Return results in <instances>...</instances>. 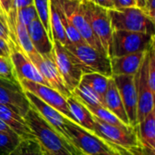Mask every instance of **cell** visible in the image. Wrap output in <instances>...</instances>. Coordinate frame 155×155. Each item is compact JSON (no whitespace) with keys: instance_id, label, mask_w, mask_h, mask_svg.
<instances>
[{"instance_id":"32","label":"cell","mask_w":155,"mask_h":155,"mask_svg":"<svg viewBox=\"0 0 155 155\" xmlns=\"http://www.w3.org/2000/svg\"><path fill=\"white\" fill-rule=\"evenodd\" d=\"M0 78L19 84L15 71L10 57L0 55Z\"/></svg>"},{"instance_id":"7","label":"cell","mask_w":155,"mask_h":155,"mask_svg":"<svg viewBox=\"0 0 155 155\" xmlns=\"http://www.w3.org/2000/svg\"><path fill=\"white\" fill-rule=\"evenodd\" d=\"M83 1L92 31L99 41L105 54L109 56L113 28L111 25L108 10L100 5H97L91 0Z\"/></svg>"},{"instance_id":"28","label":"cell","mask_w":155,"mask_h":155,"mask_svg":"<svg viewBox=\"0 0 155 155\" xmlns=\"http://www.w3.org/2000/svg\"><path fill=\"white\" fill-rule=\"evenodd\" d=\"M34 5L36 9L38 18L45 27L47 35L53 43V35L50 26V0H34Z\"/></svg>"},{"instance_id":"42","label":"cell","mask_w":155,"mask_h":155,"mask_svg":"<svg viewBox=\"0 0 155 155\" xmlns=\"http://www.w3.org/2000/svg\"><path fill=\"white\" fill-rule=\"evenodd\" d=\"M0 132H4V133H13L10 128L0 119Z\"/></svg>"},{"instance_id":"30","label":"cell","mask_w":155,"mask_h":155,"mask_svg":"<svg viewBox=\"0 0 155 155\" xmlns=\"http://www.w3.org/2000/svg\"><path fill=\"white\" fill-rule=\"evenodd\" d=\"M23 141L14 133L0 132V155H9Z\"/></svg>"},{"instance_id":"4","label":"cell","mask_w":155,"mask_h":155,"mask_svg":"<svg viewBox=\"0 0 155 155\" xmlns=\"http://www.w3.org/2000/svg\"><path fill=\"white\" fill-rule=\"evenodd\" d=\"M113 30L146 33L154 35V22L138 6L107 9Z\"/></svg>"},{"instance_id":"5","label":"cell","mask_w":155,"mask_h":155,"mask_svg":"<svg viewBox=\"0 0 155 155\" xmlns=\"http://www.w3.org/2000/svg\"><path fill=\"white\" fill-rule=\"evenodd\" d=\"M153 45V35L125 30H113L109 57L147 52Z\"/></svg>"},{"instance_id":"12","label":"cell","mask_w":155,"mask_h":155,"mask_svg":"<svg viewBox=\"0 0 155 155\" xmlns=\"http://www.w3.org/2000/svg\"><path fill=\"white\" fill-rule=\"evenodd\" d=\"M19 84L24 91H28L32 93L46 104L52 106L60 114H62L65 118L73 121L66 98L64 97L59 92L50 86L27 80H21Z\"/></svg>"},{"instance_id":"27","label":"cell","mask_w":155,"mask_h":155,"mask_svg":"<svg viewBox=\"0 0 155 155\" xmlns=\"http://www.w3.org/2000/svg\"><path fill=\"white\" fill-rule=\"evenodd\" d=\"M84 105L86 106V108L90 111V113L94 116H95L96 118L100 119L101 121H103V122H104L106 124L115 125V126H118V127H122V128L132 127L130 125L124 124L118 117H116L113 113H111L108 109H106L104 106H92V105H87V104H84Z\"/></svg>"},{"instance_id":"3","label":"cell","mask_w":155,"mask_h":155,"mask_svg":"<svg viewBox=\"0 0 155 155\" xmlns=\"http://www.w3.org/2000/svg\"><path fill=\"white\" fill-rule=\"evenodd\" d=\"M66 133L71 145L78 153L98 155L105 153H114L116 151V144L104 140L69 119L66 121Z\"/></svg>"},{"instance_id":"1","label":"cell","mask_w":155,"mask_h":155,"mask_svg":"<svg viewBox=\"0 0 155 155\" xmlns=\"http://www.w3.org/2000/svg\"><path fill=\"white\" fill-rule=\"evenodd\" d=\"M43 151L48 155H77L79 153L43 117L30 108L25 116Z\"/></svg>"},{"instance_id":"43","label":"cell","mask_w":155,"mask_h":155,"mask_svg":"<svg viewBox=\"0 0 155 155\" xmlns=\"http://www.w3.org/2000/svg\"><path fill=\"white\" fill-rule=\"evenodd\" d=\"M136 1H137V5L140 8H142L143 6L144 3H145V0H136Z\"/></svg>"},{"instance_id":"21","label":"cell","mask_w":155,"mask_h":155,"mask_svg":"<svg viewBox=\"0 0 155 155\" xmlns=\"http://www.w3.org/2000/svg\"><path fill=\"white\" fill-rule=\"evenodd\" d=\"M136 132L141 146L148 153L154 154L155 151V111H152L136 126Z\"/></svg>"},{"instance_id":"18","label":"cell","mask_w":155,"mask_h":155,"mask_svg":"<svg viewBox=\"0 0 155 155\" xmlns=\"http://www.w3.org/2000/svg\"><path fill=\"white\" fill-rule=\"evenodd\" d=\"M147 52H138L118 57H110L111 71L114 75H134L143 64Z\"/></svg>"},{"instance_id":"19","label":"cell","mask_w":155,"mask_h":155,"mask_svg":"<svg viewBox=\"0 0 155 155\" xmlns=\"http://www.w3.org/2000/svg\"><path fill=\"white\" fill-rule=\"evenodd\" d=\"M104 105L116 117H118L124 124L130 125L120 93L113 76L108 80L107 89L104 96Z\"/></svg>"},{"instance_id":"11","label":"cell","mask_w":155,"mask_h":155,"mask_svg":"<svg viewBox=\"0 0 155 155\" xmlns=\"http://www.w3.org/2000/svg\"><path fill=\"white\" fill-rule=\"evenodd\" d=\"M52 54L65 85L72 93L81 82L82 71L72 62L65 47L55 39L53 40Z\"/></svg>"},{"instance_id":"16","label":"cell","mask_w":155,"mask_h":155,"mask_svg":"<svg viewBox=\"0 0 155 155\" xmlns=\"http://www.w3.org/2000/svg\"><path fill=\"white\" fill-rule=\"evenodd\" d=\"M25 94L31 107L34 108L43 117V119L46 123H48L57 133H59L70 143L69 138H68V135L66 133L67 118H65L62 114H60L54 108H53L52 106L46 104L45 102L40 100L38 97H36L32 93H30L28 91H25Z\"/></svg>"},{"instance_id":"29","label":"cell","mask_w":155,"mask_h":155,"mask_svg":"<svg viewBox=\"0 0 155 155\" xmlns=\"http://www.w3.org/2000/svg\"><path fill=\"white\" fill-rule=\"evenodd\" d=\"M15 34H16V40L18 45L26 55H29L36 52L29 37L26 26L19 23L17 19L15 22Z\"/></svg>"},{"instance_id":"34","label":"cell","mask_w":155,"mask_h":155,"mask_svg":"<svg viewBox=\"0 0 155 155\" xmlns=\"http://www.w3.org/2000/svg\"><path fill=\"white\" fill-rule=\"evenodd\" d=\"M148 69L147 82L150 89L155 94V47L154 45L148 50Z\"/></svg>"},{"instance_id":"17","label":"cell","mask_w":155,"mask_h":155,"mask_svg":"<svg viewBox=\"0 0 155 155\" xmlns=\"http://www.w3.org/2000/svg\"><path fill=\"white\" fill-rule=\"evenodd\" d=\"M0 119L22 140H36L25 118L13 109L0 104Z\"/></svg>"},{"instance_id":"31","label":"cell","mask_w":155,"mask_h":155,"mask_svg":"<svg viewBox=\"0 0 155 155\" xmlns=\"http://www.w3.org/2000/svg\"><path fill=\"white\" fill-rule=\"evenodd\" d=\"M44 151L36 140H23L9 155H43Z\"/></svg>"},{"instance_id":"23","label":"cell","mask_w":155,"mask_h":155,"mask_svg":"<svg viewBox=\"0 0 155 155\" xmlns=\"http://www.w3.org/2000/svg\"><path fill=\"white\" fill-rule=\"evenodd\" d=\"M72 95L76 97L84 104L92 106H104V101L99 94L88 84L83 82H80V84L74 88L72 92Z\"/></svg>"},{"instance_id":"22","label":"cell","mask_w":155,"mask_h":155,"mask_svg":"<svg viewBox=\"0 0 155 155\" xmlns=\"http://www.w3.org/2000/svg\"><path fill=\"white\" fill-rule=\"evenodd\" d=\"M66 102L72 115V120L84 129L94 133V115L90 113L86 106L74 95L66 98Z\"/></svg>"},{"instance_id":"39","label":"cell","mask_w":155,"mask_h":155,"mask_svg":"<svg viewBox=\"0 0 155 155\" xmlns=\"http://www.w3.org/2000/svg\"><path fill=\"white\" fill-rule=\"evenodd\" d=\"M0 55L10 57V48L9 45L3 39L0 38Z\"/></svg>"},{"instance_id":"26","label":"cell","mask_w":155,"mask_h":155,"mask_svg":"<svg viewBox=\"0 0 155 155\" xmlns=\"http://www.w3.org/2000/svg\"><path fill=\"white\" fill-rule=\"evenodd\" d=\"M56 5V8L58 10L59 13V16L61 19V23L63 25L64 30L65 32L66 37L68 39V42L72 43V44H75V45H80V44H86V42L84 41V39L82 37V35H80V33L76 30V28L72 25V23L70 22V20L68 19V17L66 16V15L64 13V11L62 10L61 6L59 5L57 0H53Z\"/></svg>"},{"instance_id":"33","label":"cell","mask_w":155,"mask_h":155,"mask_svg":"<svg viewBox=\"0 0 155 155\" xmlns=\"http://www.w3.org/2000/svg\"><path fill=\"white\" fill-rule=\"evenodd\" d=\"M38 17L36 9L34 5L16 9V19L22 25L27 26L32 21Z\"/></svg>"},{"instance_id":"8","label":"cell","mask_w":155,"mask_h":155,"mask_svg":"<svg viewBox=\"0 0 155 155\" xmlns=\"http://www.w3.org/2000/svg\"><path fill=\"white\" fill-rule=\"evenodd\" d=\"M94 134L104 140L124 148H135L141 146L135 127H118L106 124L95 116H94Z\"/></svg>"},{"instance_id":"38","label":"cell","mask_w":155,"mask_h":155,"mask_svg":"<svg viewBox=\"0 0 155 155\" xmlns=\"http://www.w3.org/2000/svg\"><path fill=\"white\" fill-rule=\"evenodd\" d=\"M113 3H114V8L138 6L136 0H113Z\"/></svg>"},{"instance_id":"6","label":"cell","mask_w":155,"mask_h":155,"mask_svg":"<svg viewBox=\"0 0 155 155\" xmlns=\"http://www.w3.org/2000/svg\"><path fill=\"white\" fill-rule=\"evenodd\" d=\"M64 13L66 15L72 25L80 33L87 45L99 52L105 54L97 38L94 36L90 26L84 4L83 0H57ZM107 55V54H106Z\"/></svg>"},{"instance_id":"9","label":"cell","mask_w":155,"mask_h":155,"mask_svg":"<svg viewBox=\"0 0 155 155\" xmlns=\"http://www.w3.org/2000/svg\"><path fill=\"white\" fill-rule=\"evenodd\" d=\"M148 59L147 51L142 65L134 74L137 92V124L154 110V93L152 92L147 82Z\"/></svg>"},{"instance_id":"37","label":"cell","mask_w":155,"mask_h":155,"mask_svg":"<svg viewBox=\"0 0 155 155\" xmlns=\"http://www.w3.org/2000/svg\"><path fill=\"white\" fill-rule=\"evenodd\" d=\"M0 6L3 11L5 19L10 15L11 11L13 10V0H0Z\"/></svg>"},{"instance_id":"44","label":"cell","mask_w":155,"mask_h":155,"mask_svg":"<svg viewBox=\"0 0 155 155\" xmlns=\"http://www.w3.org/2000/svg\"><path fill=\"white\" fill-rule=\"evenodd\" d=\"M0 16H4V14H3V11L1 9V6H0ZM5 17V16H4Z\"/></svg>"},{"instance_id":"2","label":"cell","mask_w":155,"mask_h":155,"mask_svg":"<svg viewBox=\"0 0 155 155\" xmlns=\"http://www.w3.org/2000/svg\"><path fill=\"white\" fill-rule=\"evenodd\" d=\"M72 62L84 74L98 73L107 77H112L110 57L97 51L87 44L75 45L68 42L64 45Z\"/></svg>"},{"instance_id":"14","label":"cell","mask_w":155,"mask_h":155,"mask_svg":"<svg viewBox=\"0 0 155 155\" xmlns=\"http://www.w3.org/2000/svg\"><path fill=\"white\" fill-rule=\"evenodd\" d=\"M115 84L120 93L129 124L137 125V92L134 75H114Z\"/></svg>"},{"instance_id":"40","label":"cell","mask_w":155,"mask_h":155,"mask_svg":"<svg viewBox=\"0 0 155 155\" xmlns=\"http://www.w3.org/2000/svg\"><path fill=\"white\" fill-rule=\"evenodd\" d=\"M34 5V0H13V6L15 9Z\"/></svg>"},{"instance_id":"10","label":"cell","mask_w":155,"mask_h":155,"mask_svg":"<svg viewBox=\"0 0 155 155\" xmlns=\"http://www.w3.org/2000/svg\"><path fill=\"white\" fill-rule=\"evenodd\" d=\"M27 56L35 65L36 69L39 71L42 76L49 84L50 87L59 92L65 98H68L69 96L72 95V93L69 91V89L65 85L57 69V66L54 63L52 53L49 54L41 55L39 53L35 52L34 54H31Z\"/></svg>"},{"instance_id":"36","label":"cell","mask_w":155,"mask_h":155,"mask_svg":"<svg viewBox=\"0 0 155 155\" xmlns=\"http://www.w3.org/2000/svg\"><path fill=\"white\" fill-rule=\"evenodd\" d=\"M155 0H145L143 6L141 8L143 13L152 20L155 22Z\"/></svg>"},{"instance_id":"20","label":"cell","mask_w":155,"mask_h":155,"mask_svg":"<svg viewBox=\"0 0 155 155\" xmlns=\"http://www.w3.org/2000/svg\"><path fill=\"white\" fill-rule=\"evenodd\" d=\"M26 28L31 42L36 52L39 53L41 55L51 54L53 50V43L49 39L40 19L37 17L34 21H32L26 26Z\"/></svg>"},{"instance_id":"46","label":"cell","mask_w":155,"mask_h":155,"mask_svg":"<svg viewBox=\"0 0 155 155\" xmlns=\"http://www.w3.org/2000/svg\"><path fill=\"white\" fill-rule=\"evenodd\" d=\"M43 155H45V153H44V154H43Z\"/></svg>"},{"instance_id":"25","label":"cell","mask_w":155,"mask_h":155,"mask_svg":"<svg viewBox=\"0 0 155 155\" xmlns=\"http://www.w3.org/2000/svg\"><path fill=\"white\" fill-rule=\"evenodd\" d=\"M109 78L110 77L104 76L98 73H88V74H84L82 75L81 82L88 84L94 91H95L99 94V96L104 101V96L107 89Z\"/></svg>"},{"instance_id":"13","label":"cell","mask_w":155,"mask_h":155,"mask_svg":"<svg viewBox=\"0 0 155 155\" xmlns=\"http://www.w3.org/2000/svg\"><path fill=\"white\" fill-rule=\"evenodd\" d=\"M10 48V59L14 65L16 77L18 81L27 80L38 84H42L50 86L46 80L42 76L35 65L30 60V58L24 53V51L16 46L14 43L9 45Z\"/></svg>"},{"instance_id":"41","label":"cell","mask_w":155,"mask_h":155,"mask_svg":"<svg viewBox=\"0 0 155 155\" xmlns=\"http://www.w3.org/2000/svg\"><path fill=\"white\" fill-rule=\"evenodd\" d=\"M91 1L93 3L96 4L97 5H100V6H102L104 8H106V9L114 8L113 0H91Z\"/></svg>"},{"instance_id":"35","label":"cell","mask_w":155,"mask_h":155,"mask_svg":"<svg viewBox=\"0 0 155 155\" xmlns=\"http://www.w3.org/2000/svg\"><path fill=\"white\" fill-rule=\"evenodd\" d=\"M0 38L5 40L8 45L13 43V41L11 40V37H10V33H9V29L7 27L6 21L4 16H0Z\"/></svg>"},{"instance_id":"15","label":"cell","mask_w":155,"mask_h":155,"mask_svg":"<svg viewBox=\"0 0 155 155\" xmlns=\"http://www.w3.org/2000/svg\"><path fill=\"white\" fill-rule=\"evenodd\" d=\"M0 104L5 105L23 117L25 116L31 105L20 84L0 78Z\"/></svg>"},{"instance_id":"45","label":"cell","mask_w":155,"mask_h":155,"mask_svg":"<svg viewBox=\"0 0 155 155\" xmlns=\"http://www.w3.org/2000/svg\"><path fill=\"white\" fill-rule=\"evenodd\" d=\"M77 155H86V154H84V153H79Z\"/></svg>"},{"instance_id":"24","label":"cell","mask_w":155,"mask_h":155,"mask_svg":"<svg viewBox=\"0 0 155 155\" xmlns=\"http://www.w3.org/2000/svg\"><path fill=\"white\" fill-rule=\"evenodd\" d=\"M50 26L53 38L59 41L63 45H65L68 43V39L61 23L58 10L53 0H50Z\"/></svg>"}]
</instances>
